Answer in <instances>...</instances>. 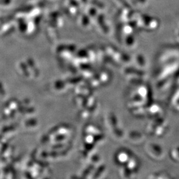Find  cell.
I'll list each match as a JSON object with an SVG mask.
<instances>
[]
</instances>
